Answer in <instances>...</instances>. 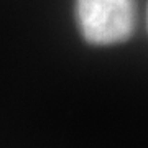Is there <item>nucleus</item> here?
<instances>
[{"label": "nucleus", "mask_w": 148, "mask_h": 148, "mask_svg": "<svg viewBox=\"0 0 148 148\" xmlns=\"http://www.w3.org/2000/svg\"><path fill=\"white\" fill-rule=\"evenodd\" d=\"M147 21H148V8H147Z\"/></svg>", "instance_id": "f03ea898"}, {"label": "nucleus", "mask_w": 148, "mask_h": 148, "mask_svg": "<svg viewBox=\"0 0 148 148\" xmlns=\"http://www.w3.org/2000/svg\"><path fill=\"white\" fill-rule=\"evenodd\" d=\"M77 23L90 45L123 43L135 30L133 0H77Z\"/></svg>", "instance_id": "f257e3e1"}]
</instances>
